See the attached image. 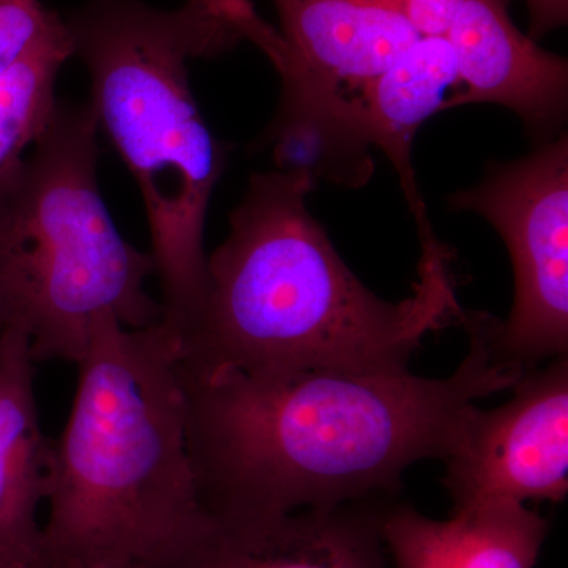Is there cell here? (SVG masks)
Listing matches in <instances>:
<instances>
[{"label":"cell","mask_w":568,"mask_h":568,"mask_svg":"<svg viewBox=\"0 0 568 568\" xmlns=\"http://www.w3.org/2000/svg\"><path fill=\"white\" fill-rule=\"evenodd\" d=\"M272 2L282 97L264 141L282 170L358 189L375 170L361 129L362 95L420 36L398 0Z\"/></svg>","instance_id":"6"},{"label":"cell","mask_w":568,"mask_h":568,"mask_svg":"<svg viewBox=\"0 0 568 568\" xmlns=\"http://www.w3.org/2000/svg\"><path fill=\"white\" fill-rule=\"evenodd\" d=\"M457 84V59L446 37H420L366 85L358 106L366 144L390 160L418 234L433 226L413 166V141L418 129L440 112L448 91Z\"/></svg>","instance_id":"13"},{"label":"cell","mask_w":568,"mask_h":568,"mask_svg":"<svg viewBox=\"0 0 568 568\" xmlns=\"http://www.w3.org/2000/svg\"><path fill=\"white\" fill-rule=\"evenodd\" d=\"M529 13V37L541 39L548 33L566 28L568 0H525Z\"/></svg>","instance_id":"18"},{"label":"cell","mask_w":568,"mask_h":568,"mask_svg":"<svg viewBox=\"0 0 568 568\" xmlns=\"http://www.w3.org/2000/svg\"><path fill=\"white\" fill-rule=\"evenodd\" d=\"M71 58L73 43L65 18L59 14L20 61L0 77V186L50 126L59 104L55 82Z\"/></svg>","instance_id":"14"},{"label":"cell","mask_w":568,"mask_h":568,"mask_svg":"<svg viewBox=\"0 0 568 568\" xmlns=\"http://www.w3.org/2000/svg\"><path fill=\"white\" fill-rule=\"evenodd\" d=\"M316 183L302 170L250 175L230 213V234L207 256L200 302L173 334L182 372L407 366L426 335L459 323L452 253L436 233L420 237L413 294L383 301L310 212Z\"/></svg>","instance_id":"2"},{"label":"cell","mask_w":568,"mask_h":568,"mask_svg":"<svg viewBox=\"0 0 568 568\" xmlns=\"http://www.w3.org/2000/svg\"><path fill=\"white\" fill-rule=\"evenodd\" d=\"M28 336L0 334V568H39L52 439L41 428Z\"/></svg>","instance_id":"11"},{"label":"cell","mask_w":568,"mask_h":568,"mask_svg":"<svg viewBox=\"0 0 568 568\" xmlns=\"http://www.w3.org/2000/svg\"><path fill=\"white\" fill-rule=\"evenodd\" d=\"M3 331H6V328H0V334H2Z\"/></svg>","instance_id":"19"},{"label":"cell","mask_w":568,"mask_h":568,"mask_svg":"<svg viewBox=\"0 0 568 568\" xmlns=\"http://www.w3.org/2000/svg\"><path fill=\"white\" fill-rule=\"evenodd\" d=\"M213 13L224 18L237 28L244 40L252 41L264 54L278 43V32L257 14L252 0H196Z\"/></svg>","instance_id":"16"},{"label":"cell","mask_w":568,"mask_h":568,"mask_svg":"<svg viewBox=\"0 0 568 568\" xmlns=\"http://www.w3.org/2000/svg\"><path fill=\"white\" fill-rule=\"evenodd\" d=\"M420 37H444L463 0H398Z\"/></svg>","instance_id":"17"},{"label":"cell","mask_w":568,"mask_h":568,"mask_svg":"<svg viewBox=\"0 0 568 568\" xmlns=\"http://www.w3.org/2000/svg\"><path fill=\"white\" fill-rule=\"evenodd\" d=\"M379 534L398 568H536L548 523L518 503L462 508L446 521L396 508Z\"/></svg>","instance_id":"12"},{"label":"cell","mask_w":568,"mask_h":568,"mask_svg":"<svg viewBox=\"0 0 568 568\" xmlns=\"http://www.w3.org/2000/svg\"><path fill=\"white\" fill-rule=\"evenodd\" d=\"M469 353L446 379L407 366L282 375L181 373L201 511L213 523L267 521L396 491L403 473L446 459L476 399L525 373L497 357L485 313L463 312Z\"/></svg>","instance_id":"1"},{"label":"cell","mask_w":568,"mask_h":568,"mask_svg":"<svg viewBox=\"0 0 568 568\" xmlns=\"http://www.w3.org/2000/svg\"><path fill=\"white\" fill-rule=\"evenodd\" d=\"M506 405H474L447 455L454 510L489 503L551 500L568 493V357L519 377Z\"/></svg>","instance_id":"8"},{"label":"cell","mask_w":568,"mask_h":568,"mask_svg":"<svg viewBox=\"0 0 568 568\" xmlns=\"http://www.w3.org/2000/svg\"><path fill=\"white\" fill-rule=\"evenodd\" d=\"M52 440L39 568H148L205 523L175 336L99 325Z\"/></svg>","instance_id":"3"},{"label":"cell","mask_w":568,"mask_h":568,"mask_svg":"<svg viewBox=\"0 0 568 568\" xmlns=\"http://www.w3.org/2000/svg\"><path fill=\"white\" fill-rule=\"evenodd\" d=\"M73 55L91 78V104L140 189L151 231L163 325L193 315L205 280V219L227 149L201 115L189 65L244 41L196 0L175 10L141 0H88L65 18Z\"/></svg>","instance_id":"4"},{"label":"cell","mask_w":568,"mask_h":568,"mask_svg":"<svg viewBox=\"0 0 568 568\" xmlns=\"http://www.w3.org/2000/svg\"><path fill=\"white\" fill-rule=\"evenodd\" d=\"M511 0H463L446 32L458 84L440 112L491 103L518 115L540 144L566 122L568 62L538 47L508 13Z\"/></svg>","instance_id":"9"},{"label":"cell","mask_w":568,"mask_h":568,"mask_svg":"<svg viewBox=\"0 0 568 568\" xmlns=\"http://www.w3.org/2000/svg\"><path fill=\"white\" fill-rule=\"evenodd\" d=\"M349 506L267 521L205 518L196 532L148 568H386L379 519L365 518Z\"/></svg>","instance_id":"10"},{"label":"cell","mask_w":568,"mask_h":568,"mask_svg":"<svg viewBox=\"0 0 568 568\" xmlns=\"http://www.w3.org/2000/svg\"><path fill=\"white\" fill-rule=\"evenodd\" d=\"M43 0H0V77L58 20Z\"/></svg>","instance_id":"15"},{"label":"cell","mask_w":568,"mask_h":568,"mask_svg":"<svg viewBox=\"0 0 568 568\" xmlns=\"http://www.w3.org/2000/svg\"><path fill=\"white\" fill-rule=\"evenodd\" d=\"M99 133L89 102L59 100L0 186V328L28 336L36 362L80 364L104 321H163L151 253L122 237L100 194Z\"/></svg>","instance_id":"5"},{"label":"cell","mask_w":568,"mask_h":568,"mask_svg":"<svg viewBox=\"0 0 568 568\" xmlns=\"http://www.w3.org/2000/svg\"><path fill=\"white\" fill-rule=\"evenodd\" d=\"M454 211L495 226L514 265L506 320L488 315L497 357L521 373L568 351V138L560 133L517 162L489 164L478 185L452 194Z\"/></svg>","instance_id":"7"}]
</instances>
